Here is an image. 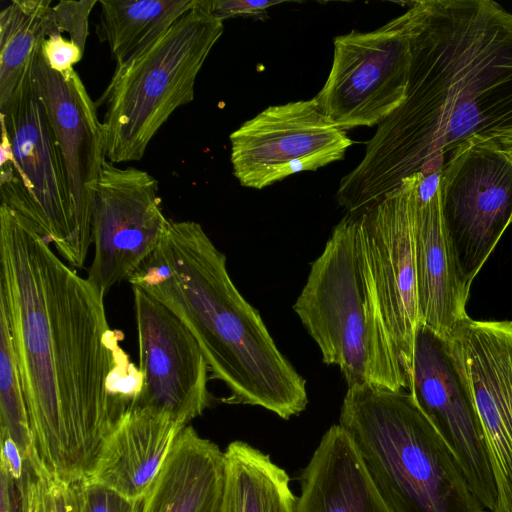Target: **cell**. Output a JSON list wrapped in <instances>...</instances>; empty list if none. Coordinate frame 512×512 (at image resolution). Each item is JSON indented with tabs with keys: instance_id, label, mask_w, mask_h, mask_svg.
Instances as JSON below:
<instances>
[{
	"instance_id": "obj_1",
	"label": "cell",
	"mask_w": 512,
	"mask_h": 512,
	"mask_svg": "<svg viewBox=\"0 0 512 512\" xmlns=\"http://www.w3.org/2000/svg\"><path fill=\"white\" fill-rule=\"evenodd\" d=\"M0 302L11 330L34 458L66 484L89 479L100 450L142 388L111 329L105 295L21 214L0 207Z\"/></svg>"
},
{
	"instance_id": "obj_2",
	"label": "cell",
	"mask_w": 512,
	"mask_h": 512,
	"mask_svg": "<svg viewBox=\"0 0 512 512\" xmlns=\"http://www.w3.org/2000/svg\"><path fill=\"white\" fill-rule=\"evenodd\" d=\"M410 4L406 96L340 180L336 200L348 214L374 207L407 177L440 174L470 147L512 155V13L491 0Z\"/></svg>"
},
{
	"instance_id": "obj_3",
	"label": "cell",
	"mask_w": 512,
	"mask_h": 512,
	"mask_svg": "<svg viewBox=\"0 0 512 512\" xmlns=\"http://www.w3.org/2000/svg\"><path fill=\"white\" fill-rule=\"evenodd\" d=\"M190 330L223 401L263 407L282 419L308 404L305 379L279 351L259 312L240 294L226 256L194 221H169L156 250L128 279Z\"/></svg>"
},
{
	"instance_id": "obj_4",
	"label": "cell",
	"mask_w": 512,
	"mask_h": 512,
	"mask_svg": "<svg viewBox=\"0 0 512 512\" xmlns=\"http://www.w3.org/2000/svg\"><path fill=\"white\" fill-rule=\"evenodd\" d=\"M339 425L390 512H484L454 453L409 392L349 387Z\"/></svg>"
},
{
	"instance_id": "obj_5",
	"label": "cell",
	"mask_w": 512,
	"mask_h": 512,
	"mask_svg": "<svg viewBox=\"0 0 512 512\" xmlns=\"http://www.w3.org/2000/svg\"><path fill=\"white\" fill-rule=\"evenodd\" d=\"M293 309L318 345L323 362L340 368L348 388H407L359 247L356 215L347 214L334 227L311 264Z\"/></svg>"
},
{
	"instance_id": "obj_6",
	"label": "cell",
	"mask_w": 512,
	"mask_h": 512,
	"mask_svg": "<svg viewBox=\"0 0 512 512\" xmlns=\"http://www.w3.org/2000/svg\"><path fill=\"white\" fill-rule=\"evenodd\" d=\"M223 30L210 0H197L157 40L116 65L100 98L106 107L103 124L109 161L142 159L172 113L194 99L197 75Z\"/></svg>"
},
{
	"instance_id": "obj_7",
	"label": "cell",
	"mask_w": 512,
	"mask_h": 512,
	"mask_svg": "<svg viewBox=\"0 0 512 512\" xmlns=\"http://www.w3.org/2000/svg\"><path fill=\"white\" fill-rule=\"evenodd\" d=\"M1 204L28 219L72 268H82L92 243L83 235L55 135L32 90L0 113Z\"/></svg>"
},
{
	"instance_id": "obj_8",
	"label": "cell",
	"mask_w": 512,
	"mask_h": 512,
	"mask_svg": "<svg viewBox=\"0 0 512 512\" xmlns=\"http://www.w3.org/2000/svg\"><path fill=\"white\" fill-rule=\"evenodd\" d=\"M407 389L460 463L470 489L489 512H498L491 455L470 382L451 336L419 322Z\"/></svg>"
},
{
	"instance_id": "obj_9",
	"label": "cell",
	"mask_w": 512,
	"mask_h": 512,
	"mask_svg": "<svg viewBox=\"0 0 512 512\" xmlns=\"http://www.w3.org/2000/svg\"><path fill=\"white\" fill-rule=\"evenodd\" d=\"M444 234L462 299L512 223V159L489 145L457 155L439 174Z\"/></svg>"
},
{
	"instance_id": "obj_10",
	"label": "cell",
	"mask_w": 512,
	"mask_h": 512,
	"mask_svg": "<svg viewBox=\"0 0 512 512\" xmlns=\"http://www.w3.org/2000/svg\"><path fill=\"white\" fill-rule=\"evenodd\" d=\"M410 66L405 12L376 30L335 37L329 75L313 99L344 131L379 125L404 101Z\"/></svg>"
},
{
	"instance_id": "obj_11",
	"label": "cell",
	"mask_w": 512,
	"mask_h": 512,
	"mask_svg": "<svg viewBox=\"0 0 512 512\" xmlns=\"http://www.w3.org/2000/svg\"><path fill=\"white\" fill-rule=\"evenodd\" d=\"M423 176L415 174L357 216V239L376 304L406 379L419 323L413 207ZM408 386V384H407Z\"/></svg>"
},
{
	"instance_id": "obj_12",
	"label": "cell",
	"mask_w": 512,
	"mask_h": 512,
	"mask_svg": "<svg viewBox=\"0 0 512 512\" xmlns=\"http://www.w3.org/2000/svg\"><path fill=\"white\" fill-rule=\"evenodd\" d=\"M158 190L147 171L103 162L92 203L93 257L86 277L102 294L128 281L163 238L170 219Z\"/></svg>"
},
{
	"instance_id": "obj_13",
	"label": "cell",
	"mask_w": 512,
	"mask_h": 512,
	"mask_svg": "<svg viewBox=\"0 0 512 512\" xmlns=\"http://www.w3.org/2000/svg\"><path fill=\"white\" fill-rule=\"evenodd\" d=\"M233 174L261 190L291 175L342 160L353 141L312 98L269 106L229 136Z\"/></svg>"
},
{
	"instance_id": "obj_14",
	"label": "cell",
	"mask_w": 512,
	"mask_h": 512,
	"mask_svg": "<svg viewBox=\"0 0 512 512\" xmlns=\"http://www.w3.org/2000/svg\"><path fill=\"white\" fill-rule=\"evenodd\" d=\"M131 287L142 375L140 394L131 406L165 412L187 425L212 401L206 359L172 311L139 287Z\"/></svg>"
},
{
	"instance_id": "obj_15",
	"label": "cell",
	"mask_w": 512,
	"mask_h": 512,
	"mask_svg": "<svg viewBox=\"0 0 512 512\" xmlns=\"http://www.w3.org/2000/svg\"><path fill=\"white\" fill-rule=\"evenodd\" d=\"M487 439L498 512H512V321L467 317L453 331Z\"/></svg>"
},
{
	"instance_id": "obj_16",
	"label": "cell",
	"mask_w": 512,
	"mask_h": 512,
	"mask_svg": "<svg viewBox=\"0 0 512 512\" xmlns=\"http://www.w3.org/2000/svg\"><path fill=\"white\" fill-rule=\"evenodd\" d=\"M33 90L42 102L64 162L79 227L92 243V203L106 158L105 128L75 69L59 74L41 55Z\"/></svg>"
},
{
	"instance_id": "obj_17",
	"label": "cell",
	"mask_w": 512,
	"mask_h": 512,
	"mask_svg": "<svg viewBox=\"0 0 512 512\" xmlns=\"http://www.w3.org/2000/svg\"><path fill=\"white\" fill-rule=\"evenodd\" d=\"M186 426L165 412L130 406L106 438L87 480L143 499Z\"/></svg>"
},
{
	"instance_id": "obj_18",
	"label": "cell",
	"mask_w": 512,
	"mask_h": 512,
	"mask_svg": "<svg viewBox=\"0 0 512 512\" xmlns=\"http://www.w3.org/2000/svg\"><path fill=\"white\" fill-rule=\"evenodd\" d=\"M225 484L224 452L187 425L144 497L142 512H222Z\"/></svg>"
},
{
	"instance_id": "obj_19",
	"label": "cell",
	"mask_w": 512,
	"mask_h": 512,
	"mask_svg": "<svg viewBox=\"0 0 512 512\" xmlns=\"http://www.w3.org/2000/svg\"><path fill=\"white\" fill-rule=\"evenodd\" d=\"M300 480L296 512H390L339 424L323 435Z\"/></svg>"
},
{
	"instance_id": "obj_20",
	"label": "cell",
	"mask_w": 512,
	"mask_h": 512,
	"mask_svg": "<svg viewBox=\"0 0 512 512\" xmlns=\"http://www.w3.org/2000/svg\"><path fill=\"white\" fill-rule=\"evenodd\" d=\"M413 239L419 322L451 336L468 315L451 265L438 186L428 197L420 196L417 188L413 207Z\"/></svg>"
},
{
	"instance_id": "obj_21",
	"label": "cell",
	"mask_w": 512,
	"mask_h": 512,
	"mask_svg": "<svg viewBox=\"0 0 512 512\" xmlns=\"http://www.w3.org/2000/svg\"><path fill=\"white\" fill-rule=\"evenodd\" d=\"M52 8L51 0H13L0 13V113L33 90Z\"/></svg>"
},
{
	"instance_id": "obj_22",
	"label": "cell",
	"mask_w": 512,
	"mask_h": 512,
	"mask_svg": "<svg viewBox=\"0 0 512 512\" xmlns=\"http://www.w3.org/2000/svg\"><path fill=\"white\" fill-rule=\"evenodd\" d=\"M222 512H296L297 498L284 469L242 442L228 445Z\"/></svg>"
},
{
	"instance_id": "obj_23",
	"label": "cell",
	"mask_w": 512,
	"mask_h": 512,
	"mask_svg": "<svg viewBox=\"0 0 512 512\" xmlns=\"http://www.w3.org/2000/svg\"><path fill=\"white\" fill-rule=\"evenodd\" d=\"M96 33L107 43L116 65L165 33L197 0H101Z\"/></svg>"
},
{
	"instance_id": "obj_24",
	"label": "cell",
	"mask_w": 512,
	"mask_h": 512,
	"mask_svg": "<svg viewBox=\"0 0 512 512\" xmlns=\"http://www.w3.org/2000/svg\"><path fill=\"white\" fill-rule=\"evenodd\" d=\"M0 424L1 435L19 447L27 464L34 458L28 410L9 321L0 302Z\"/></svg>"
},
{
	"instance_id": "obj_25",
	"label": "cell",
	"mask_w": 512,
	"mask_h": 512,
	"mask_svg": "<svg viewBox=\"0 0 512 512\" xmlns=\"http://www.w3.org/2000/svg\"><path fill=\"white\" fill-rule=\"evenodd\" d=\"M73 512H142L143 499L132 500L99 483L69 484Z\"/></svg>"
},
{
	"instance_id": "obj_26",
	"label": "cell",
	"mask_w": 512,
	"mask_h": 512,
	"mask_svg": "<svg viewBox=\"0 0 512 512\" xmlns=\"http://www.w3.org/2000/svg\"><path fill=\"white\" fill-rule=\"evenodd\" d=\"M98 1H59L52 8L53 27L66 32L69 39L84 51L89 34L88 22L93 7Z\"/></svg>"
},
{
	"instance_id": "obj_27",
	"label": "cell",
	"mask_w": 512,
	"mask_h": 512,
	"mask_svg": "<svg viewBox=\"0 0 512 512\" xmlns=\"http://www.w3.org/2000/svg\"><path fill=\"white\" fill-rule=\"evenodd\" d=\"M83 52L52 26L42 44L41 58L51 70L65 74L74 69V65L82 59Z\"/></svg>"
},
{
	"instance_id": "obj_28",
	"label": "cell",
	"mask_w": 512,
	"mask_h": 512,
	"mask_svg": "<svg viewBox=\"0 0 512 512\" xmlns=\"http://www.w3.org/2000/svg\"><path fill=\"white\" fill-rule=\"evenodd\" d=\"M281 3L282 1L210 0V8L215 16L224 21L237 16L260 18L270 7Z\"/></svg>"
},
{
	"instance_id": "obj_29",
	"label": "cell",
	"mask_w": 512,
	"mask_h": 512,
	"mask_svg": "<svg viewBox=\"0 0 512 512\" xmlns=\"http://www.w3.org/2000/svg\"><path fill=\"white\" fill-rule=\"evenodd\" d=\"M32 470L42 479L47 512H73L69 484L51 477L42 468Z\"/></svg>"
},
{
	"instance_id": "obj_30",
	"label": "cell",
	"mask_w": 512,
	"mask_h": 512,
	"mask_svg": "<svg viewBox=\"0 0 512 512\" xmlns=\"http://www.w3.org/2000/svg\"><path fill=\"white\" fill-rule=\"evenodd\" d=\"M1 469L16 481L25 480L30 471V465L25 461L17 444L5 435H1Z\"/></svg>"
},
{
	"instance_id": "obj_31",
	"label": "cell",
	"mask_w": 512,
	"mask_h": 512,
	"mask_svg": "<svg viewBox=\"0 0 512 512\" xmlns=\"http://www.w3.org/2000/svg\"><path fill=\"white\" fill-rule=\"evenodd\" d=\"M23 512H47L44 485L33 470L28 479Z\"/></svg>"
},
{
	"instance_id": "obj_32",
	"label": "cell",
	"mask_w": 512,
	"mask_h": 512,
	"mask_svg": "<svg viewBox=\"0 0 512 512\" xmlns=\"http://www.w3.org/2000/svg\"><path fill=\"white\" fill-rule=\"evenodd\" d=\"M509 156H510V158L512 159V155H509Z\"/></svg>"
}]
</instances>
